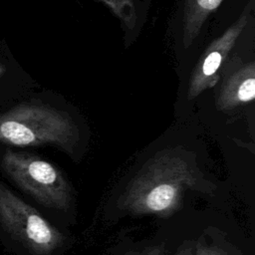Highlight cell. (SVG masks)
<instances>
[{
  "label": "cell",
  "instance_id": "cell-1",
  "mask_svg": "<svg viewBox=\"0 0 255 255\" xmlns=\"http://www.w3.org/2000/svg\"><path fill=\"white\" fill-rule=\"evenodd\" d=\"M215 188L185 150L166 148L150 157L129 180L118 208L130 215L167 218L180 208L187 191L208 194Z\"/></svg>",
  "mask_w": 255,
  "mask_h": 255
},
{
  "label": "cell",
  "instance_id": "cell-2",
  "mask_svg": "<svg viewBox=\"0 0 255 255\" xmlns=\"http://www.w3.org/2000/svg\"><path fill=\"white\" fill-rule=\"evenodd\" d=\"M79 139V128L71 117L49 106L22 104L0 116L1 143L52 144L72 154Z\"/></svg>",
  "mask_w": 255,
  "mask_h": 255
},
{
  "label": "cell",
  "instance_id": "cell-3",
  "mask_svg": "<svg viewBox=\"0 0 255 255\" xmlns=\"http://www.w3.org/2000/svg\"><path fill=\"white\" fill-rule=\"evenodd\" d=\"M0 166L20 189L38 203L62 211L71 207L72 186L51 162L34 154L7 149L1 156Z\"/></svg>",
  "mask_w": 255,
  "mask_h": 255
},
{
  "label": "cell",
  "instance_id": "cell-4",
  "mask_svg": "<svg viewBox=\"0 0 255 255\" xmlns=\"http://www.w3.org/2000/svg\"><path fill=\"white\" fill-rule=\"evenodd\" d=\"M0 229L32 255H51L64 241L59 229L1 181Z\"/></svg>",
  "mask_w": 255,
  "mask_h": 255
},
{
  "label": "cell",
  "instance_id": "cell-5",
  "mask_svg": "<svg viewBox=\"0 0 255 255\" xmlns=\"http://www.w3.org/2000/svg\"><path fill=\"white\" fill-rule=\"evenodd\" d=\"M252 10L253 0L247 3L239 18L223 34L213 40L198 59L188 83L187 99L189 101L216 84L219 77L218 71L246 27Z\"/></svg>",
  "mask_w": 255,
  "mask_h": 255
},
{
  "label": "cell",
  "instance_id": "cell-6",
  "mask_svg": "<svg viewBox=\"0 0 255 255\" xmlns=\"http://www.w3.org/2000/svg\"><path fill=\"white\" fill-rule=\"evenodd\" d=\"M255 98V65L251 61L240 66L223 82L217 99V109L233 110Z\"/></svg>",
  "mask_w": 255,
  "mask_h": 255
},
{
  "label": "cell",
  "instance_id": "cell-7",
  "mask_svg": "<svg viewBox=\"0 0 255 255\" xmlns=\"http://www.w3.org/2000/svg\"><path fill=\"white\" fill-rule=\"evenodd\" d=\"M223 0H185L182 19V44L187 49L192 45L210 16Z\"/></svg>",
  "mask_w": 255,
  "mask_h": 255
},
{
  "label": "cell",
  "instance_id": "cell-8",
  "mask_svg": "<svg viewBox=\"0 0 255 255\" xmlns=\"http://www.w3.org/2000/svg\"><path fill=\"white\" fill-rule=\"evenodd\" d=\"M194 255H241L238 250L223 240L202 235L194 242Z\"/></svg>",
  "mask_w": 255,
  "mask_h": 255
},
{
  "label": "cell",
  "instance_id": "cell-9",
  "mask_svg": "<svg viewBox=\"0 0 255 255\" xmlns=\"http://www.w3.org/2000/svg\"><path fill=\"white\" fill-rule=\"evenodd\" d=\"M104 3L128 28L132 29L136 22L135 7L132 0H99Z\"/></svg>",
  "mask_w": 255,
  "mask_h": 255
},
{
  "label": "cell",
  "instance_id": "cell-10",
  "mask_svg": "<svg viewBox=\"0 0 255 255\" xmlns=\"http://www.w3.org/2000/svg\"><path fill=\"white\" fill-rule=\"evenodd\" d=\"M125 255H166V247L163 243L154 246H149L139 251L128 252Z\"/></svg>",
  "mask_w": 255,
  "mask_h": 255
},
{
  "label": "cell",
  "instance_id": "cell-11",
  "mask_svg": "<svg viewBox=\"0 0 255 255\" xmlns=\"http://www.w3.org/2000/svg\"><path fill=\"white\" fill-rule=\"evenodd\" d=\"M175 255H194V242H186L182 244Z\"/></svg>",
  "mask_w": 255,
  "mask_h": 255
},
{
  "label": "cell",
  "instance_id": "cell-12",
  "mask_svg": "<svg viewBox=\"0 0 255 255\" xmlns=\"http://www.w3.org/2000/svg\"><path fill=\"white\" fill-rule=\"evenodd\" d=\"M0 72H1V69H0Z\"/></svg>",
  "mask_w": 255,
  "mask_h": 255
}]
</instances>
